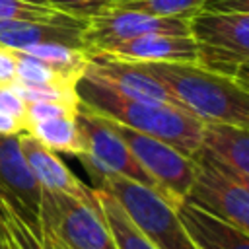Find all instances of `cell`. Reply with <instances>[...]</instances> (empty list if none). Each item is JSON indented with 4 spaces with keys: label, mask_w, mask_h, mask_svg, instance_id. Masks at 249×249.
<instances>
[{
    "label": "cell",
    "mask_w": 249,
    "mask_h": 249,
    "mask_svg": "<svg viewBox=\"0 0 249 249\" xmlns=\"http://www.w3.org/2000/svg\"><path fill=\"white\" fill-rule=\"evenodd\" d=\"M54 12L43 0H0V27L21 23V21H37L49 19Z\"/></svg>",
    "instance_id": "44dd1931"
},
{
    "label": "cell",
    "mask_w": 249,
    "mask_h": 249,
    "mask_svg": "<svg viewBox=\"0 0 249 249\" xmlns=\"http://www.w3.org/2000/svg\"><path fill=\"white\" fill-rule=\"evenodd\" d=\"M76 124L84 146L78 158L97 181L107 177H126L154 189L150 177L142 171L109 119L89 111L80 103L76 111Z\"/></svg>",
    "instance_id": "52a82bcc"
},
{
    "label": "cell",
    "mask_w": 249,
    "mask_h": 249,
    "mask_svg": "<svg viewBox=\"0 0 249 249\" xmlns=\"http://www.w3.org/2000/svg\"><path fill=\"white\" fill-rule=\"evenodd\" d=\"M76 95L80 103L93 113L154 136L187 156L198 150L202 123L179 107L126 99L84 74L76 82Z\"/></svg>",
    "instance_id": "7a4b0ae2"
},
{
    "label": "cell",
    "mask_w": 249,
    "mask_h": 249,
    "mask_svg": "<svg viewBox=\"0 0 249 249\" xmlns=\"http://www.w3.org/2000/svg\"><path fill=\"white\" fill-rule=\"evenodd\" d=\"M86 25L88 21L84 19L54 14L49 19L21 21L0 27V45L14 51H23L35 45H66L84 49Z\"/></svg>",
    "instance_id": "4fadbf2b"
},
{
    "label": "cell",
    "mask_w": 249,
    "mask_h": 249,
    "mask_svg": "<svg viewBox=\"0 0 249 249\" xmlns=\"http://www.w3.org/2000/svg\"><path fill=\"white\" fill-rule=\"evenodd\" d=\"M23 132V123L0 111V134H19Z\"/></svg>",
    "instance_id": "484cf974"
},
{
    "label": "cell",
    "mask_w": 249,
    "mask_h": 249,
    "mask_svg": "<svg viewBox=\"0 0 249 249\" xmlns=\"http://www.w3.org/2000/svg\"><path fill=\"white\" fill-rule=\"evenodd\" d=\"M206 0H113V8L134 10L163 18H189L204 6Z\"/></svg>",
    "instance_id": "ffe728a7"
},
{
    "label": "cell",
    "mask_w": 249,
    "mask_h": 249,
    "mask_svg": "<svg viewBox=\"0 0 249 249\" xmlns=\"http://www.w3.org/2000/svg\"><path fill=\"white\" fill-rule=\"evenodd\" d=\"M18 142H19L27 167L41 189L66 193L78 198L95 196V187H88L86 183H82L70 171V167L56 156V152L43 146L35 136L23 130L18 134Z\"/></svg>",
    "instance_id": "5bb4252c"
},
{
    "label": "cell",
    "mask_w": 249,
    "mask_h": 249,
    "mask_svg": "<svg viewBox=\"0 0 249 249\" xmlns=\"http://www.w3.org/2000/svg\"><path fill=\"white\" fill-rule=\"evenodd\" d=\"M191 158L195 161V177L185 200L247 231L249 183H241L228 171L202 158Z\"/></svg>",
    "instance_id": "ba28073f"
},
{
    "label": "cell",
    "mask_w": 249,
    "mask_h": 249,
    "mask_svg": "<svg viewBox=\"0 0 249 249\" xmlns=\"http://www.w3.org/2000/svg\"><path fill=\"white\" fill-rule=\"evenodd\" d=\"M126 62H195V43L191 35L146 33L105 49L101 54Z\"/></svg>",
    "instance_id": "9a60e30c"
},
{
    "label": "cell",
    "mask_w": 249,
    "mask_h": 249,
    "mask_svg": "<svg viewBox=\"0 0 249 249\" xmlns=\"http://www.w3.org/2000/svg\"><path fill=\"white\" fill-rule=\"evenodd\" d=\"M31 136H35L43 146H47L53 152H62L70 156H80L82 152V136L76 124V115H64V117H51L37 121L25 128Z\"/></svg>",
    "instance_id": "e0dca14e"
},
{
    "label": "cell",
    "mask_w": 249,
    "mask_h": 249,
    "mask_svg": "<svg viewBox=\"0 0 249 249\" xmlns=\"http://www.w3.org/2000/svg\"><path fill=\"white\" fill-rule=\"evenodd\" d=\"M95 189H97V200H99L101 214L113 233V241L117 249H156L144 237V233L132 224V220L126 216L119 200L105 189L101 187H95Z\"/></svg>",
    "instance_id": "ac0fdd59"
},
{
    "label": "cell",
    "mask_w": 249,
    "mask_h": 249,
    "mask_svg": "<svg viewBox=\"0 0 249 249\" xmlns=\"http://www.w3.org/2000/svg\"><path fill=\"white\" fill-rule=\"evenodd\" d=\"M16 82V54L14 49L0 45V88Z\"/></svg>",
    "instance_id": "d4e9b609"
},
{
    "label": "cell",
    "mask_w": 249,
    "mask_h": 249,
    "mask_svg": "<svg viewBox=\"0 0 249 249\" xmlns=\"http://www.w3.org/2000/svg\"><path fill=\"white\" fill-rule=\"evenodd\" d=\"M177 216L198 249H249V231L185 200Z\"/></svg>",
    "instance_id": "2e32d148"
},
{
    "label": "cell",
    "mask_w": 249,
    "mask_h": 249,
    "mask_svg": "<svg viewBox=\"0 0 249 249\" xmlns=\"http://www.w3.org/2000/svg\"><path fill=\"white\" fill-rule=\"evenodd\" d=\"M82 74L126 99L177 107L169 89L146 68L144 62H126L107 56H88Z\"/></svg>",
    "instance_id": "30bf717a"
},
{
    "label": "cell",
    "mask_w": 249,
    "mask_h": 249,
    "mask_svg": "<svg viewBox=\"0 0 249 249\" xmlns=\"http://www.w3.org/2000/svg\"><path fill=\"white\" fill-rule=\"evenodd\" d=\"M43 2L54 12H60L64 16L78 18L84 21L91 19L93 16L101 14L113 4V0H43Z\"/></svg>",
    "instance_id": "7402d4cb"
},
{
    "label": "cell",
    "mask_w": 249,
    "mask_h": 249,
    "mask_svg": "<svg viewBox=\"0 0 249 249\" xmlns=\"http://www.w3.org/2000/svg\"><path fill=\"white\" fill-rule=\"evenodd\" d=\"M39 222L58 249H117L99 208L97 189L93 198L41 189Z\"/></svg>",
    "instance_id": "277c9868"
},
{
    "label": "cell",
    "mask_w": 249,
    "mask_h": 249,
    "mask_svg": "<svg viewBox=\"0 0 249 249\" xmlns=\"http://www.w3.org/2000/svg\"><path fill=\"white\" fill-rule=\"evenodd\" d=\"M146 33L189 35V18L150 16L134 10L109 6L101 14L88 19V25L84 31V51L88 53V56H95L117 43H123Z\"/></svg>",
    "instance_id": "9c48e42d"
},
{
    "label": "cell",
    "mask_w": 249,
    "mask_h": 249,
    "mask_svg": "<svg viewBox=\"0 0 249 249\" xmlns=\"http://www.w3.org/2000/svg\"><path fill=\"white\" fill-rule=\"evenodd\" d=\"M25 99L12 88V86H2L0 88V111L21 121L25 119Z\"/></svg>",
    "instance_id": "cb8c5ba5"
},
{
    "label": "cell",
    "mask_w": 249,
    "mask_h": 249,
    "mask_svg": "<svg viewBox=\"0 0 249 249\" xmlns=\"http://www.w3.org/2000/svg\"><path fill=\"white\" fill-rule=\"evenodd\" d=\"M0 196L14 206L16 214L29 224L35 233L41 235V187L25 163L18 134H0Z\"/></svg>",
    "instance_id": "8fae6325"
},
{
    "label": "cell",
    "mask_w": 249,
    "mask_h": 249,
    "mask_svg": "<svg viewBox=\"0 0 249 249\" xmlns=\"http://www.w3.org/2000/svg\"><path fill=\"white\" fill-rule=\"evenodd\" d=\"M64 115H76L74 109H70L64 103L58 101H29L25 105V119H23V130L43 119H51V117H64Z\"/></svg>",
    "instance_id": "603a6c76"
},
{
    "label": "cell",
    "mask_w": 249,
    "mask_h": 249,
    "mask_svg": "<svg viewBox=\"0 0 249 249\" xmlns=\"http://www.w3.org/2000/svg\"><path fill=\"white\" fill-rule=\"evenodd\" d=\"M193 156L218 165L241 183H249L247 126L230 123H202L200 144Z\"/></svg>",
    "instance_id": "7c38bea8"
},
{
    "label": "cell",
    "mask_w": 249,
    "mask_h": 249,
    "mask_svg": "<svg viewBox=\"0 0 249 249\" xmlns=\"http://www.w3.org/2000/svg\"><path fill=\"white\" fill-rule=\"evenodd\" d=\"M0 220L8 230L12 249H58L45 231H41V235L35 233L29 228V224H25L16 214L14 206L2 196H0Z\"/></svg>",
    "instance_id": "d6986e66"
},
{
    "label": "cell",
    "mask_w": 249,
    "mask_h": 249,
    "mask_svg": "<svg viewBox=\"0 0 249 249\" xmlns=\"http://www.w3.org/2000/svg\"><path fill=\"white\" fill-rule=\"evenodd\" d=\"M111 124L128 146L130 154L134 156L142 171L150 177L154 191L160 196H163L171 206L179 208L185 202L195 177L193 158L154 136L142 134L115 121H111Z\"/></svg>",
    "instance_id": "8992f818"
},
{
    "label": "cell",
    "mask_w": 249,
    "mask_h": 249,
    "mask_svg": "<svg viewBox=\"0 0 249 249\" xmlns=\"http://www.w3.org/2000/svg\"><path fill=\"white\" fill-rule=\"evenodd\" d=\"M169 89L179 109L200 123H230L247 126V82L198 66L196 62H144Z\"/></svg>",
    "instance_id": "6da1fadb"
},
{
    "label": "cell",
    "mask_w": 249,
    "mask_h": 249,
    "mask_svg": "<svg viewBox=\"0 0 249 249\" xmlns=\"http://www.w3.org/2000/svg\"><path fill=\"white\" fill-rule=\"evenodd\" d=\"M111 193L132 224L156 249H198L171 206L154 189L126 177H107L99 185Z\"/></svg>",
    "instance_id": "5b68a950"
},
{
    "label": "cell",
    "mask_w": 249,
    "mask_h": 249,
    "mask_svg": "<svg viewBox=\"0 0 249 249\" xmlns=\"http://www.w3.org/2000/svg\"><path fill=\"white\" fill-rule=\"evenodd\" d=\"M189 35L198 66L247 82L249 12L200 8L189 16Z\"/></svg>",
    "instance_id": "3957f363"
}]
</instances>
